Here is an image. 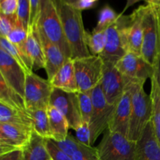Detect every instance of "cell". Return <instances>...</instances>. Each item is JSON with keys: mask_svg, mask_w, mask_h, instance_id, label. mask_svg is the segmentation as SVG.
Wrapping results in <instances>:
<instances>
[{"mask_svg": "<svg viewBox=\"0 0 160 160\" xmlns=\"http://www.w3.org/2000/svg\"><path fill=\"white\" fill-rule=\"evenodd\" d=\"M18 0H0V14L9 18H17Z\"/></svg>", "mask_w": 160, "mask_h": 160, "instance_id": "cell-35", "label": "cell"}, {"mask_svg": "<svg viewBox=\"0 0 160 160\" xmlns=\"http://www.w3.org/2000/svg\"><path fill=\"white\" fill-rule=\"evenodd\" d=\"M72 159L73 160H99L96 147L88 146L84 144L73 155Z\"/></svg>", "mask_w": 160, "mask_h": 160, "instance_id": "cell-34", "label": "cell"}, {"mask_svg": "<svg viewBox=\"0 0 160 160\" xmlns=\"http://www.w3.org/2000/svg\"><path fill=\"white\" fill-rule=\"evenodd\" d=\"M28 31H25L21 26L17 24V26L12 28V31L9 32L6 38L15 45L18 50L20 51V54L22 55L25 64L30 71L32 72L33 67L31 60L28 56L27 52V40H28Z\"/></svg>", "mask_w": 160, "mask_h": 160, "instance_id": "cell-24", "label": "cell"}, {"mask_svg": "<svg viewBox=\"0 0 160 160\" xmlns=\"http://www.w3.org/2000/svg\"><path fill=\"white\" fill-rule=\"evenodd\" d=\"M143 38L141 56L155 67L160 58V15L152 5H143Z\"/></svg>", "mask_w": 160, "mask_h": 160, "instance_id": "cell-4", "label": "cell"}, {"mask_svg": "<svg viewBox=\"0 0 160 160\" xmlns=\"http://www.w3.org/2000/svg\"><path fill=\"white\" fill-rule=\"evenodd\" d=\"M53 142L61 151L70 156V157L73 156V155L81 148V145H82V143H81L76 138H74L70 134H68L65 140L61 141V142H54L53 141Z\"/></svg>", "mask_w": 160, "mask_h": 160, "instance_id": "cell-33", "label": "cell"}, {"mask_svg": "<svg viewBox=\"0 0 160 160\" xmlns=\"http://www.w3.org/2000/svg\"><path fill=\"white\" fill-rule=\"evenodd\" d=\"M151 88L150 96L152 102L151 121L156 139L160 145V90L153 78H151Z\"/></svg>", "mask_w": 160, "mask_h": 160, "instance_id": "cell-27", "label": "cell"}, {"mask_svg": "<svg viewBox=\"0 0 160 160\" xmlns=\"http://www.w3.org/2000/svg\"><path fill=\"white\" fill-rule=\"evenodd\" d=\"M27 52L32 63L33 69L40 70L45 68V58L43 45L39 35L38 25L30 28L27 40Z\"/></svg>", "mask_w": 160, "mask_h": 160, "instance_id": "cell-19", "label": "cell"}, {"mask_svg": "<svg viewBox=\"0 0 160 160\" xmlns=\"http://www.w3.org/2000/svg\"><path fill=\"white\" fill-rule=\"evenodd\" d=\"M41 41L43 45L44 53L45 58V71L48 81H51L59 69L65 63L67 58L60 50V48L50 42L38 30Z\"/></svg>", "mask_w": 160, "mask_h": 160, "instance_id": "cell-16", "label": "cell"}, {"mask_svg": "<svg viewBox=\"0 0 160 160\" xmlns=\"http://www.w3.org/2000/svg\"><path fill=\"white\" fill-rule=\"evenodd\" d=\"M78 98L80 112H81L83 123H88L89 124L92 109H93V105H92V100L90 92H78Z\"/></svg>", "mask_w": 160, "mask_h": 160, "instance_id": "cell-30", "label": "cell"}, {"mask_svg": "<svg viewBox=\"0 0 160 160\" xmlns=\"http://www.w3.org/2000/svg\"><path fill=\"white\" fill-rule=\"evenodd\" d=\"M116 67L123 77L134 82L145 84L146 80L151 79L154 74V67L146 62L141 55L132 52H127L116 63Z\"/></svg>", "mask_w": 160, "mask_h": 160, "instance_id": "cell-12", "label": "cell"}, {"mask_svg": "<svg viewBox=\"0 0 160 160\" xmlns=\"http://www.w3.org/2000/svg\"><path fill=\"white\" fill-rule=\"evenodd\" d=\"M145 2L152 5L153 7L156 8L160 15V0H148V1H146Z\"/></svg>", "mask_w": 160, "mask_h": 160, "instance_id": "cell-45", "label": "cell"}, {"mask_svg": "<svg viewBox=\"0 0 160 160\" xmlns=\"http://www.w3.org/2000/svg\"><path fill=\"white\" fill-rule=\"evenodd\" d=\"M38 28L50 42L60 48L67 59H71L70 46L64 34L56 1L42 0Z\"/></svg>", "mask_w": 160, "mask_h": 160, "instance_id": "cell-3", "label": "cell"}, {"mask_svg": "<svg viewBox=\"0 0 160 160\" xmlns=\"http://www.w3.org/2000/svg\"><path fill=\"white\" fill-rule=\"evenodd\" d=\"M48 121H49L51 140L61 142L67 138L69 133V123L64 116L53 106H49L47 109Z\"/></svg>", "mask_w": 160, "mask_h": 160, "instance_id": "cell-22", "label": "cell"}, {"mask_svg": "<svg viewBox=\"0 0 160 160\" xmlns=\"http://www.w3.org/2000/svg\"><path fill=\"white\" fill-rule=\"evenodd\" d=\"M130 80L120 73L116 64L103 61L102 77L100 86L102 90L106 102L111 106H115L123 94L126 91Z\"/></svg>", "mask_w": 160, "mask_h": 160, "instance_id": "cell-10", "label": "cell"}, {"mask_svg": "<svg viewBox=\"0 0 160 160\" xmlns=\"http://www.w3.org/2000/svg\"><path fill=\"white\" fill-rule=\"evenodd\" d=\"M119 14L113 9L106 5L100 10L98 20L96 27L94 28L95 31H106L108 28L113 24L117 20Z\"/></svg>", "mask_w": 160, "mask_h": 160, "instance_id": "cell-29", "label": "cell"}, {"mask_svg": "<svg viewBox=\"0 0 160 160\" xmlns=\"http://www.w3.org/2000/svg\"><path fill=\"white\" fill-rule=\"evenodd\" d=\"M106 31H95L86 34V45L92 56H99L106 45Z\"/></svg>", "mask_w": 160, "mask_h": 160, "instance_id": "cell-28", "label": "cell"}, {"mask_svg": "<svg viewBox=\"0 0 160 160\" xmlns=\"http://www.w3.org/2000/svg\"><path fill=\"white\" fill-rule=\"evenodd\" d=\"M152 78L155 79L160 90V58L154 67V74H153Z\"/></svg>", "mask_w": 160, "mask_h": 160, "instance_id": "cell-42", "label": "cell"}, {"mask_svg": "<svg viewBox=\"0 0 160 160\" xmlns=\"http://www.w3.org/2000/svg\"><path fill=\"white\" fill-rule=\"evenodd\" d=\"M0 123H17L32 128L31 120L27 111L15 109L0 101Z\"/></svg>", "mask_w": 160, "mask_h": 160, "instance_id": "cell-23", "label": "cell"}, {"mask_svg": "<svg viewBox=\"0 0 160 160\" xmlns=\"http://www.w3.org/2000/svg\"><path fill=\"white\" fill-rule=\"evenodd\" d=\"M17 19L18 24L28 32L30 21V0H18Z\"/></svg>", "mask_w": 160, "mask_h": 160, "instance_id": "cell-32", "label": "cell"}, {"mask_svg": "<svg viewBox=\"0 0 160 160\" xmlns=\"http://www.w3.org/2000/svg\"><path fill=\"white\" fill-rule=\"evenodd\" d=\"M65 1L73 9L81 12L96 7L97 5L98 4V0H65Z\"/></svg>", "mask_w": 160, "mask_h": 160, "instance_id": "cell-39", "label": "cell"}, {"mask_svg": "<svg viewBox=\"0 0 160 160\" xmlns=\"http://www.w3.org/2000/svg\"><path fill=\"white\" fill-rule=\"evenodd\" d=\"M136 145L126 136L107 130L96 150L99 160H135Z\"/></svg>", "mask_w": 160, "mask_h": 160, "instance_id": "cell-6", "label": "cell"}, {"mask_svg": "<svg viewBox=\"0 0 160 160\" xmlns=\"http://www.w3.org/2000/svg\"><path fill=\"white\" fill-rule=\"evenodd\" d=\"M17 147L10 146V145H0V156L2 155L6 154V153L12 151V150L17 149Z\"/></svg>", "mask_w": 160, "mask_h": 160, "instance_id": "cell-43", "label": "cell"}, {"mask_svg": "<svg viewBox=\"0 0 160 160\" xmlns=\"http://www.w3.org/2000/svg\"><path fill=\"white\" fill-rule=\"evenodd\" d=\"M143 83L130 81L127 88L131 95V118L128 138L137 143L152 120V102L145 92Z\"/></svg>", "mask_w": 160, "mask_h": 160, "instance_id": "cell-2", "label": "cell"}, {"mask_svg": "<svg viewBox=\"0 0 160 160\" xmlns=\"http://www.w3.org/2000/svg\"><path fill=\"white\" fill-rule=\"evenodd\" d=\"M31 120L33 131L45 139H51L49 121L47 109L26 110Z\"/></svg>", "mask_w": 160, "mask_h": 160, "instance_id": "cell-25", "label": "cell"}, {"mask_svg": "<svg viewBox=\"0 0 160 160\" xmlns=\"http://www.w3.org/2000/svg\"><path fill=\"white\" fill-rule=\"evenodd\" d=\"M131 118V95L130 91L126 88L124 93L116 105L109 122L108 131L113 133H119L128 138Z\"/></svg>", "mask_w": 160, "mask_h": 160, "instance_id": "cell-14", "label": "cell"}, {"mask_svg": "<svg viewBox=\"0 0 160 160\" xmlns=\"http://www.w3.org/2000/svg\"><path fill=\"white\" fill-rule=\"evenodd\" d=\"M0 48H2L4 52H6L11 57L13 58L21 66L22 68L25 70L26 73H31V71H30L28 67H27L24 60L22 57V55L20 54L18 48L15 45H12L6 38H0Z\"/></svg>", "mask_w": 160, "mask_h": 160, "instance_id": "cell-31", "label": "cell"}, {"mask_svg": "<svg viewBox=\"0 0 160 160\" xmlns=\"http://www.w3.org/2000/svg\"><path fill=\"white\" fill-rule=\"evenodd\" d=\"M0 101L15 109L26 111L23 98H21L9 85L1 73H0Z\"/></svg>", "mask_w": 160, "mask_h": 160, "instance_id": "cell-26", "label": "cell"}, {"mask_svg": "<svg viewBox=\"0 0 160 160\" xmlns=\"http://www.w3.org/2000/svg\"><path fill=\"white\" fill-rule=\"evenodd\" d=\"M0 73L9 85L23 99L26 72L2 48H0Z\"/></svg>", "mask_w": 160, "mask_h": 160, "instance_id": "cell-13", "label": "cell"}, {"mask_svg": "<svg viewBox=\"0 0 160 160\" xmlns=\"http://www.w3.org/2000/svg\"><path fill=\"white\" fill-rule=\"evenodd\" d=\"M49 106L56 108L64 116L71 129L76 131L82 125L78 93L67 92L53 88Z\"/></svg>", "mask_w": 160, "mask_h": 160, "instance_id": "cell-11", "label": "cell"}, {"mask_svg": "<svg viewBox=\"0 0 160 160\" xmlns=\"http://www.w3.org/2000/svg\"><path fill=\"white\" fill-rule=\"evenodd\" d=\"M131 15L119 14L117 21L106 30V45L100 57L103 61L116 64L128 52L126 31Z\"/></svg>", "mask_w": 160, "mask_h": 160, "instance_id": "cell-5", "label": "cell"}, {"mask_svg": "<svg viewBox=\"0 0 160 160\" xmlns=\"http://www.w3.org/2000/svg\"><path fill=\"white\" fill-rule=\"evenodd\" d=\"M0 130L12 145L19 148L28 143L33 132L31 127L17 123H0Z\"/></svg>", "mask_w": 160, "mask_h": 160, "instance_id": "cell-20", "label": "cell"}, {"mask_svg": "<svg viewBox=\"0 0 160 160\" xmlns=\"http://www.w3.org/2000/svg\"><path fill=\"white\" fill-rule=\"evenodd\" d=\"M53 88L48 79H44L36 73H26L23 102L26 110L47 109Z\"/></svg>", "mask_w": 160, "mask_h": 160, "instance_id": "cell-8", "label": "cell"}, {"mask_svg": "<svg viewBox=\"0 0 160 160\" xmlns=\"http://www.w3.org/2000/svg\"><path fill=\"white\" fill-rule=\"evenodd\" d=\"M62 21L64 34L70 46L71 59L90 56L86 45V34L83 23L82 12L73 9L65 0L56 1Z\"/></svg>", "mask_w": 160, "mask_h": 160, "instance_id": "cell-1", "label": "cell"}, {"mask_svg": "<svg viewBox=\"0 0 160 160\" xmlns=\"http://www.w3.org/2000/svg\"><path fill=\"white\" fill-rule=\"evenodd\" d=\"M90 94L93 105L91 120L89 122L91 145L92 146L98 138L108 130L116 106H111L106 102L100 84L92 89Z\"/></svg>", "mask_w": 160, "mask_h": 160, "instance_id": "cell-7", "label": "cell"}, {"mask_svg": "<svg viewBox=\"0 0 160 160\" xmlns=\"http://www.w3.org/2000/svg\"><path fill=\"white\" fill-rule=\"evenodd\" d=\"M75 131H76V138L81 143L88 146H92L91 145V131L88 123H83L82 125Z\"/></svg>", "mask_w": 160, "mask_h": 160, "instance_id": "cell-40", "label": "cell"}, {"mask_svg": "<svg viewBox=\"0 0 160 160\" xmlns=\"http://www.w3.org/2000/svg\"><path fill=\"white\" fill-rule=\"evenodd\" d=\"M50 83L54 88L67 92H79L73 59H67L66 60L65 63L53 77Z\"/></svg>", "mask_w": 160, "mask_h": 160, "instance_id": "cell-18", "label": "cell"}, {"mask_svg": "<svg viewBox=\"0 0 160 160\" xmlns=\"http://www.w3.org/2000/svg\"><path fill=\"white\" fill-rule=\"evenodd\" d=\"M18 24L17 18H9L0 14V38H6L12 28Z\"/></svg>", "mask_w": 160, "mask_h": 160, "instance_id": "cell-37", "label": "cell"}, {"mask_svg": "<svg viewBox=\"0 0 160 160\" xmlns=\"http://www.w3.org/2000/svg\"><path fill=\"white\" fill-rule=\"evenodd\" d=\"M46 142L47 139L33 131L28 143L22 148L23 160H51Z\"/></svg>", "mask_w": 160, "mask_h": 160, "instance_id": "cell-21", "label": "cell"}, {"mask_svg": "<svg viewBox=\"0 0 160 160\" xmlns=\"http://www.w3.org/2000/svg\"><path fill=\"white\" fill-rule=\"evenodd\" d=\"M135 160H160V145L152 121L147 125L136 145Z\"/></svg>", "mask_w": 160, "mask_h": 160, "instance_id": "cell-15", "label": "cell"}, {"mask_svg": "<svg viewBox=\"0 0 160 160\" xmlns=\"http://www.w3.org/2000/svg\"><path fill=\"white\" fill-rule=\"evenodd\" d=\"M46 146L51 160H73L72 157L61 151L51 139H47Z\"/></svg>", "mask_w": 160, "mask_h": 160, "instance_id": "cell-38", "label": "cell"}, {"mask_svg": "<svg viewBox=\"0 0 160 160\" xmlns=\"http://www.w3.org/2000/svg\"><path fill=\"white\" fill-rule=\"evenodd\" d=\"M0 145H10V146H13V145H12V143H11V142L5 137L4 134L2 133L1 130H0Z\"/></svg>", "mask_w": 160, "mask_h": 160, "instance_id": "cell-44", "label": "cell"}, {"mask_svg": "<svg viewBox=\"0 0 160 160\" xmlns=\"http://www.w3.org/2000/svg\"><path fill=\"white\" fill-rule=\"evenodd\" d=\"M42 0H30L29 29L38 25L41 13Z\"/></svg>", "mask_w": 160, "mask_h": 160, "instance_id": "cell-36", "label": "cell"}, {"mask_svg": "<svg viewBox=\"0 0 160 160\" xmlns=\"http://www.w3.org/2000/svg\"><path fill=\"white\" fill-rule=\"evenodd\" d=\"M0 160H23L22 148L12 150L0 156Z\"/></svg>", "mask_w": 160, "mask_h": 160, "instance_id": "cell-41", "label": "cell"}, {"mask_svg": "<svg viewBox=\"0 0 160 160\" xmlns=\"http://www.w3.org/2000/svg\"><path fill=\"white\" fill-rule=\"evenodd\" d=\"M78 90L90 92L100 84L102 77L103 60L100 56H92L73 59Z\"/></svg>", "mask_w": 160, "mask_h": 160, "instance_id": "cell-9", "label": "cell"}, {"mask_svg": "<svg viewBox=\"0 0 160 160\" xmlns=\"http://www.w3.org/2000/svg\"><path fill=\"white\" fill-rule=\"evenodd\" d=\"M130 15L131 20L128 23L126 31L128 52H132L136 54L141 55L143 38V6H139Z\"/></svg>", "mask_w": 160, "mask_h": 160, "instance_id": "cell-17", "label": "cell"}]
</instances>
